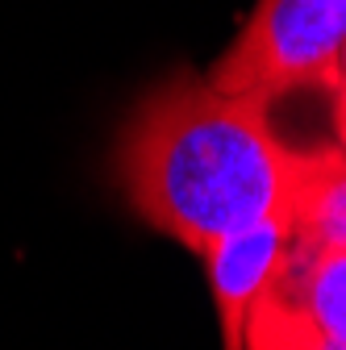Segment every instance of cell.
I'll list each match as a JSON object with an SVG mask.
<instances>
[{
	"label": "cell",
	"mask_w": 346,
	"mask_h": 350,
	"mask_svg": "<svg viewBox=\"0 0 346 350\" xmlns=\"http://www.w3.org/2000/svg\"><path fill=\"white\" fill-rule=\"evenodd\" d=\"M271 296L300 317L317 346H346V246L305 250L288 242Z\"/></svg>",
	"instance_id": "obj_4"
},
{
	"label": "cell",
	"mask_w": 346,
	"mask_h": 350,
	"mask_svg": "<svg viewBox=\"0 0 346 350\" xmlns=\"http://www.w3.org/2000/svg\"><path fill=\"white\" fill-rule=\"evenodd\" d=\"M338 105H334V125H338V150H346V92H334Z\"/></svg>",
	"instance_id": "obj_7"
},
{
	"label": "cell",
	"mask_w": 346,
	"mask_h": 350,
	"mask_svg": "<svg viewBox=\"0 0 346 350\" xmlns=\"http://www.w3.org/2000/svg\"><path fill=\"white\" fill-rule=\"evenodd\" d=\"M317 350H346V346H317Z\"/></svg>",
	"instance_id": "obj_8"
},
{
	"label": "cell",
	"mask_w": 346,
	"mask_h": 350,
	"mask_svg": "<svg viewBox=\"0 0 346 350\" xmlns=\"http://www.w3.org/2000/svg\"><path fill=\"white\" fill-rule=\"evenodd\" d=\"M342 38L346 0H258L209 83L267 105L292 88H330Z\"/></svg>",
	"instance_id": "obj_2"
},
{
	"label": "cell",
	"mask_w": 346,
	"mask_h": 350,
	"mask_svg": "<svg viewBox=\"0 0 346 350\" xmlns=\"http://www.w3.org/2000/svg\"><path fill=\"white\" fill-rule=\"evenodd\" d=\"M288 242H292V217L276 213L267 221H254L222 238L217 246H209L200 254L209 271V288H213V304H217V321H222V350H242L250 309L276 280Z\"/></svg>",
	"instance_id": "obj_3"
},
{
	"label": "cell",
	"mask_w": 346,
	"mask_h": 350,
	"mask_svg": "<svg viewBox=\"0 0 346 350\" xmlns=\"http://www.w3.org/2000/svg\"><path fill=\"white\" fill-rule=\"evenodd\" d=\"M300 175L267 121V100L176 75L134 109L117 142V180L142 221L204 254L222 238L288 213Z\"/></svg>",
	"instance_id": "obj_1"
},
{
	"label": "cell",
	"mask_w": 346,
	"mask_h": 350,
	"mask_svg": "<svg viewBox=\"0 0 346 350\" xmlns=\"http://www.w3.org/2000/svg\"><path fill=\"white\" fill-rule=\"evenodd\" d=\"M288 217L296 246L305 250L346 246V150L300 154Z\"/></svg>",
	"instance_id": "obj_5"
},
{
	"label": "cell",
	"mask_w": 346,
	"mask_h": 350,
	"mask_svg": "<svg viewBox=\"0 0 346 350\" xmlns=\"http://www.w3.org/2000/svg\"><path fill=\"white\" fill-rule=\"evenodd\" d=\"M330 92H346V38L334 55V67H330Z\"/></svg>",
	"instance_id": "obj_6"
}]
</instances>
